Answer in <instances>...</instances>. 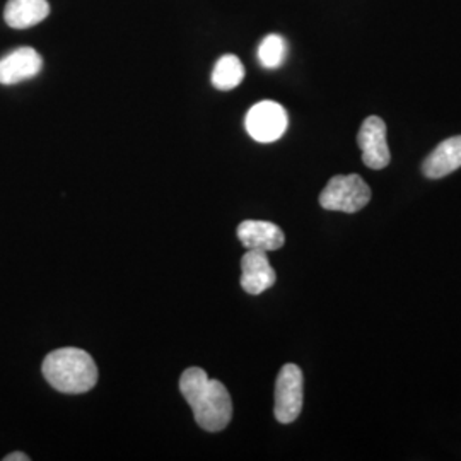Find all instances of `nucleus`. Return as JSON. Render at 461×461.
Instances as JSON below:
<instances>
[{
  "mask_svg": "<svg viewBox=\"0 0 461 461\" xmlns=\"http://www.w3.org/2000/svg\"><path fill=\"white\" fill-rule=\"evenodd\" d=\"M4 461H30V456H26L24 453H11L4 458Z\"/></svg>",
  "mask_w": 461,
  "mask_h": 461,
  "instance_id": "obj_14",
  "label": "nucleus"
},
{
  "mask_svg": "<svg viewBox=\"0 0 461 461\" xmlns=\"http://www.w3.org/2000/svg\"><path fill=\"white\" fill-rule=\"evenodd\" d=\"M371 200V188L359 175H339L320 194V205L327 211L354 214Z\"/></svg>",
  "mask_w": 461,
  "mask_h": 461,
  "instance_id": "obj_3",
  "label": "nucleus"
},
{
  "mask_svg": "<svg viewBox=\"0 0 461 461\" xmlns=\"http://www.w3.org/2000/svg\"><path fill=\"white\" fill-rule=\"evenodd\" d=\"M238 238L248 249L276 251L284 247V230L268 221H243L238 226Z\"/></svg>",
  "mask_w": 461,
  "mask_h": 461,
  "instance_id": "obj_9",
  "label": "nucleus"
},
{
  "mask_svg": "<svg viewBox=\"0 0 461 461\" xmlns=\"http://www.w3.org/2000/svg\"><path fill=\"white\" fill-rule=\"evenodd\" d=\"M49 14V0H9L4 9L5 23L14 30L33 28Z\"/></svg>",
  "mask_w": 461,
  "mask_h": 461,
  "instance_id": "obj_11",
  "label": "nucleus"
},
{
  "mask_svg": "<svg viewBox=\"0 0 461 461\" xmlns=\"http://www.w3.org/2000/svg\"><path fill=\"white\" fill-rule=\"evenodd\" d=\"M180 392L192 407L198 428L209 432L228 428L232 417V402L221 381L209 378L200 367H190L182 375Z\"/></svg>",
  "mask_w": 461,
  "mask_h": 461,
  "instance_id": "obj_1",
  "label": "nucleus"
},
{
  "mask_svg": "<svg viewBox=\"0 0 461 461\" xmlns=\"http://www.w3.org/2000/svg\"><path fill=\"white\" fill-rule=\"evenodd\" d=\"M461 167V135L449 137L434 149L422 165L424 175L430 180H439Z\"/></svg>",
  "mask_w": 461,
  "mask_h": 461,
  "instance_id": "obj_10",
  "label": "nucleus"
},
{
  "mask_svg": "<svg viewBox=\"0 0 461 461\" xmlns=\"http://www.w3.org/2000/svg\"><path fill=\"white\" fill-rule=\"evenodd\" d=\"M357 144L363 150L364 165L371 169H383L390 165V149L386 142V123L379 116H369L363 122L357 135Z\"/></svg>",
  "mask_w": 461,
  "mask_h": 461,
  "instance_id": "obj_6",
  "label": "nucleus"
},
{
  "mask_svg": "<svg viewBox=\"0 0 461 461\" xmlns=\"http://www.w3.org/2000/svg\"><path fill=\"white\" fill-rule=\"evenodd\" d=\"M241 285L248 294L253 296L262 294L277 280V274L268 262L267 253L258 249H249L245 253V257L241 258Z\"/></svg>",
  "mask_w": 461,
  "mask_h": 461,
  "instance_id": "obj_8",
  "label": "nucleus"
},
{
  "mask_svg": "<svg viewBox=\"0 0 461 461\" xmlns=\"http://www.w3.org/2000/svg\"><path fill=\"white\" fill-rule=\"evenodd\" d=\"M43 376L62 393L79 395L93 390L98 383V367L93 357L76 347L50 352L43 361Z\"/></svg>",
  "mask_w": 461,
  "mask_h": 461,
  "instance_id": "obj_2",
  "label": "nucleus"
},
{
  "mask_svg": "<svg viewBox=\"0 0 461 461\" xmlns=\"http://www.w3.org/2000/svg\"><path fill=\"white\" fill-rule=\"evenodd\" d=\"M41 67L43 60L36 50L32 47L14 50L0 60V84L13 86L28 81L40 74Z\"/></svg>",
  "mask_w": 461,
  "mask_h": 461,
  "instance_id": "obj_7",
  "label": "nucleus"
},
{
  "mask_svg": "<svg viewBox=\"0 0 461 461\" xmlns=\"http://www.w3.org/2000/svg\"><path fill=\"white\" fill-rule=\"evenodd\" d=\"M245 79V67L236 55H224L217 60L212 72V84L219 91H230Z\"/></svg>",
  "mask_w": 461,
  "mask_h": 461,
  "instance_id": "obj_12",
  "label": "nucleus"
},
{
  "mask_svg": "<svg viewBox=\"0 0 461 461\" xmlns=\"http://www.w3.org/2000/svg\"><path fill=\"white\" fill-rule=\"evenodd\" d=\"M285 59V41L279 34H268L258 47V60L265 68H277Z\"/></svg>",
  "mask_w": 461,
  "mask_h": 461,
  "instance_id": "obj_13",
  "label": "nucleus"
},
{
  "mask_svg": "<svg viewBox=\"0 0 461 461\" xmlns=\"http://www.w3.org/2000/svg\"><path fill=\"white\" fill-rule=\"evenodd\" d=\"M245 125L257 142H276L287 131V113L276 101H260L248 112Z\"/></svg>",
  "mask_w": 461,
  "mask_h": 461,
  "instance_id": "obj_5",
  "label": "nucleus"
},
{
  "mask_svg": "<svg viewBox=\"0 0 461 461\" xmlns=\"http://www.w3.org/2000/svg\"><path fill=\"white\" fill-rule=\"evenodd\" d=\"M304 378L296 364H285L276 383V419L280 424L294 422L303 411Z\"/></svg>",
  "mask_w": 461,
  "mask_h": 461,
  "instance_id": "obj_4",
  "label": "nucleus"
}]
</instances>
